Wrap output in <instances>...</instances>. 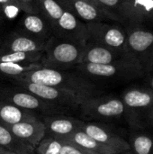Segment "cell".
I'll use <instances>...</instances> for the list:
<instances>
[{"label":"cell","instance_id":"obj_26","mask_svg":"<svg viewBox=\"0 0 153 154\" xmlns=\"http://www.w3.org/2000/svg\"><path fill=\"white\" fill-rule=\"evenodd\" d=\"M22 11L20 5L16 0H0V13L4 18L12 20L15 18Z\"/></svg>","mask_w":153,"mask_h":154},{"label":"cell","instance_id":"obj_9","mask_svg":"<svg viewBox=\"0 0 153 154\" xmlns=\"http://www.w3.org/2000/svg\"><path fill=\"white\" fill-rule=\"evenodd\" d=\"M16 84L19 87L35 95L39 98L48 103L60 106L67 110L79 106L80 104L85 99H87L86 97L75 94L73 92L64 90L59 88L51 87V86H46V85H41V84H35L30 82H23V81L16 82Z\"/></svg>","mask_w":153,"mask_h":154},{"label":"cell","instance_id":"obj_19","mask_svg":"<svg viewBox=\"0 0 153 154\" xmlns=\"http://www.w3.org/2000/svg\"><path fill=\"white\" fill-rule=\"evenodd\" d=\"M64 143L74 144L77 146L83 147L85 149H87L89 151L97 152L100 154H116V152L112 150L111 148L101 144L95 139H93L91 136L87 134L83 130L79 129L76 131L75 133L71 134L68 137L61 140Z\"/></svg>","mask_w":153,"mask_h":154},{"label":"cell","instance_id":"obj_7","mask_svg":"<svg viewBox=\"0 0 153 154\" xmlns=\"http://www.w3.org/2000/svg\"><path fill=\"white\" fill-rule=\"evenodd\" d=\"M83 117L89 120H111L124 116V106L115 96H92L79 106Z\"/></svg>","mask_w":153,"mask_h":154},{"label":"cell","instance_id":"obj_36","mask_svg":"<svg viewBox=\"0 0 153 154\" xmlns=\"http://www.w3.org/2000/svg\"><path fill=\"white\" fill-rule=\"evenodd\" d=\"M5 154H18V153H14V152H7Z\"/></svg>","mask_w":153,"mask_h":154},{"label":"cell","instance_id":"obj_11","mask_svg":"<svg viewBox=\"0 0 153 154\" xmlns=\"http://www.w3.org/2000/svg\"><path fill=\"white\" fill-rule=\"evenodd\" d=\"M48 41H41L23 31L13 32L0 41V53L44 51Z\"/></svg>","mask_w":153,"mask_h":154},{"label":"cell","instance_id":"obj_33","mask_svg":"<svg viewBox=\"0 0 153 154\" xmlns=\"http://www.w3.org/2000/svg\"><path fill=\"white\" fill-rule=\"evenodd\" d=\"M116 154H134V153H133V152L129 150V151H124V152H119V153H116Z\"/></svg>","mask_w":153,"mask_h":154},{"label":"cell","instance_id":"obj_16","mask_svg":"<svg viewBox=\"0 0 153 154\" xmlns=\"http://www.w3.org/2000/svg\"><path fill=\"white\" fill-rule=\"evenodd\" d=\"M126 58H133V57L129 54L121 53L99 44L88 42L84 50L80 63L109 64Z\"/></svg>","mask_w":153,"mask_h":154},{"label":"cell","instance_id":"obj_23","mask_svg":"<svg viewBox=\"0 0 153 154\" xmlns=\"http://www.w3.org/2000/svg\"><path fill=\"white\" fill-rule=\"evenodd\" d=\"M41 63H14V62H0V76L14 79L26 72L41 68Z\"/></svg>","mask_w":153,"mask_h":154},{"label":"cell","instance_id":"obj_21","mask_svg":"<svg viewBox=\"0 0 153 154\" xmlns=\"http://www.w3.org/2000/svg\"><path fill=\"white\" fill-rule=\"evenodd\" d=\"M37 4L40 14L50 26L53 34V31L64 12V7L57 0H37Z\"/></svg>","mask_w":153,"mask_h":154},{"label":"cell","instance_id":"obj_24","mask_svg":"<svg viewBox=\"0 0 153 154\" xmlns=\"http://www.w3.org/2000/svg\"><path fill=\"white\" fill-rule=\"evenodd\" d=\"M43 52H3L0 53V62L40 63Z\"/></svg>","mask_w":153,"mask_h":154},{"label":"cell","instance_id":"obj_25","mask_svg":"<svg viewBox=\"0 0 153 154\" xmlns=\"http://www.w3.org/2000/svg\"><path fill=\"white\" fill-rule=\"evenodd\" d=\"M64 142L50 135H45L35 148L36 154H60Z\"/></svg>","mask_w":153,"mask_h":154},{"label":"cell","instance_id":"obj_29","mask_svg":"<svg viewBox=\"0 0 153 154\" xmlns=\"http://www.w3.org/2000/svg\"><path fill=\"white\" fill-rule=\"evenodd\" d=\"M96 1L106 10L118 14L120 7L122 6L124 0H96Z\"/></svg>","mask_w":153,"mask_h":154},{"label":"cell","instance_id":"obj_20","mask_svg":"<svg viewBox=\"0 0 153 154\" xmlns=\"http://www.w3.org/2000/svg\"><path fill=\"white\" fill-rule=\"evenodd\" d=\"M0 147L8 152L18 154H34L35 151L31 145L16 137L4 125L0 124Z\"/></svg>","mask_w":153,"mask_h":154},{"label":"cell","instance_id":"obj_34","mask_svg":"<svg viewBox=\"0 0 153 154\" xmlns=\"http://www.w3.org/2000/svg\"><path fill=\"white\" fill-rule=\"evenodd\" d=\"M8 151H6L5 149H4V148H2V147H0V154H5Z\"/></svg>","mask_w":153,"mask_h":154},{"label":"cell","instance_id":"obj_4","mask_svg":"<svg viewBox=\"0 0 153 154\" xmlns=\"http://www.w3.org/2000/svg\"><path fill=\"white\" fill-rule=\"evenodd\" d=\"M76 67L78 72L88 79L128 80L145 76L141 65L133 58H126L109 64L80 63Z\"/></svg>","mask_w":153,"mask_h":154},{"label":"cell","instance_id":"obj_10","mask_svg":"<svg viewBox=\"0 0 153 154\" xmlns=\"http://www.w3.org/2000/svg\"><path fill=\"white\" fill-rule=\"evenodd\" d=\"M123 23H153V0H124L118 12Z\"/></svg>","mask_w":153,"mask_h":154},{"label":"cell","instance_id":"obj_22","mask_svg":"<svg viewBox=\"0 0 153 154\" xmlns=\"http://www.w3.org/2000/svg\"><path fill=\"white\" fill-rule=\"evenodd\" d=\"M127 142L133 153L153 154V136L146 132H133Z\"/></svg>","mask_w":153,"mask_h":154},{"label":"cell","instance_id":"obj_35","mask_svg":"<svg viewBox=\"0 0 153 154\" xmlns=\"http://www.w3.org/2000/svg\"><path fill=\"white\" fill-rule=\"evenodd\" d=\"M2 21H3V16L1 15V13H0V23H1Z\"/></svg>","mask_w":153,"mask_h":154},{"label":"cell","instance_id":"obj_2","mask_svg":"<svg viewBox=\"0 0 153 154\" xmlns=\"http://www.w3.org/2000/svg\"><path fill=\"white\" fill-rule=\"evenodd\" d=\"M86 45L52 35L47 42L40 63L44 68L69 69L80 63Z\"/></svg>","mask_w":153,"mask_h":154},{"label":"cell","instance_id":"obj_5","mask_svg":"<svg viewBox=\"0 0 153 154\" xmlns=\"http://www.w3.org/2000/svg\"><path fill=\"white\" fill-rule=\"evenodd\" d=\"M129 54L141 65L146 76L153 71V31L146 25L125 24Z\"/></svg>","mask_w":153,"mask_h":154},{"label":"cell","instance_id":"obj_15","mask_svg":"<svg viewBox=\"0 0 153 154\" xmlns=\"http://www.w3.org/2000/svg\"><path fill=\"white\" fill-rule=\"evenodd\" d=\"M6 127L12 134L31 145L34 150L46 135V127L40 119L7 125Z\"/></svg>","mask_w":153,"mask_h":154},{"label":"cell","instance_id":"obj_31","mask_svg":"<svg viewBox=\"0 0 153 154\" xmlns=\"http://www.w3.org/2000/svg\"><path fill=\"white\" fill-rule=\"evenodd\" d=\"M144 125H148L152 126L153 127V109L148 114V116H146Z\"/></svg>","mask_w":153,"mask_h":154},{"label":"cell","instance_id":"obj_30","mask_svg":"<svg viewBox=\"0 0 153 154\" xmlns=\"http://www.w3.org/2000/svg\"><path fill=\"white\" fill-rule=\"evenodd\" d=\"M83 1H86V2H87V3H90V4H92L93 5L96 6L97 8H99V9H101V10L105 11L106 13H107V14H112V15H115V16H117V17H119V18L121 19V17H120L118 14H115V13H112V12H110V11L106 10V8H104L101 5H99V3H98L96 0H83ZM121 20H122V19H121ZM122 22H123V21H122Z\"/></svg>","mask_w":153,"mask_h":154},{"label":"cell","instance_id":"obj_6","mask_svg":"<svg viewBox=\"0 0 153 154\" xmlns=\"http://www.w3.org/2000/svg\"><path fill=\"white\" fill-rule=\"evenodd\" d=\"M86 26L88 33V42L99 44L121 53L129 54L124 27L119 24L108 23L106 21L87 23Z\"/></svg>","mask_w":153,"mask_h":154},{"label":"cell","instance_id":"obj_27","mask_svg":"<svg viewBox=\"0 0 153 154\" xmlns=\"http://www.w3.org/2000/svg\"><path fill=\"white\" fill-rule=\"evenodd\" d=\"M60 154H100L92 151H89L87 149H85L80 146H77L74 144L64 143Z\"/></svg>","mask_w":153,"mask_h":154},{"label":"cell","instance_id":"obj_8","mask_svg":"<svg viewBox=\"0 0 153 154\" xmlns=\"http://www.w3.org/2000/svg\"><path fill=\"white\" fill-rule=\"evenodd\" d=\"M0 100L13 104L23 109L32 111L35 113H43L47 115L61 114L67 109L48 103L26 89L19 87L17 88H0Z\"/></svg>","mask_w":153,"mask_h":154},{"label":"cell","instance_id":"obj_17","mask_svg":"<svg viewBox=\"0 0 153 154\" xmlns=\"http://www.w3.org/2000/svg\"><path fill=\"white\" fill-rule=\"evenodd\" d=\"M21 23V31L41 41H48L53 35L50 26L41 14L24 13Z\"/></svg>","mask_w":153,"mask_h":154},{"label":"cell","instance_id":"obj_18","mask_svg":"<svg viewBox=\"0 0 153 154\" xmlns=\"http://www.w3.org/2000/svg\"><path fill=\"white\" fill-rule=\"evenodd\" d=\"M38 119L39 116L37 113L23 109L13 104L0 100V124L7 126Z\"/></svg>","mask_w":153,"mask_h":154},{"label":"cell","instance_id":"obj_3","mask_svg":"<svg viewBox=\"0 0 153 154\" xmlns=\"http://www.w3.org/2000/svg\"><path fill=\"white\" fill-rule=\"evenodd\" d=\"M120 98L124 106V117L129 125L133 129H140L153 109V91L147 86H132L123 91Z\"/></svg>","mask_w":153,"mask_h":154},{"label":"cell","instance_id":"obj_32","mask_svg":"<svg viewBox=\"0 0 153 154\" xmlns=\"http://www.w3.org/2000/svg\"><path fill=\"white\" fill-rule=\"evenodd\" d=\"M146 76V86L153 91V74H147Z\"/></svg>","mask_w":153,"mask_h":154},{"label":"cell","instance_id":"obj_13","mask_svg":"<svg viewBox=\"0 0 153 154\" xmlns=\"http://www.w3.org/2000/svg\"><path fill=\"white\" fill-rule=\"evenodd\" d=\"M81 130H83L87 134L91 136L101 144L114 150L116 153L130 150L127 140L124 139L120 134L105 125L84 123Z\"/></svg>","mask_w":153,"mask_h":154},{"label":"cell","instance_id":"obj_14","mask_svg":"<svg viewBox=\"0 0 153 154\" xmlns=\"http://www.w3.org/2000/svg\"><path fill=\"white\" fill-rule=\"evenodd\" d=\"M42 122L46 127V134L60 140H62L81 129L85 123L76 117L61 114L47 115L43 117Z\"/></svg>","mask_w":153,"mask_h":154},{"label":"cell","instance_id":"obj_12","mask_svg":"<svg viewBox=\"0 0 153 154\" xmlns=\"http://www.w3.org/2000/svg\"><path fill=\"white\" fill-rule=\"evenodd\" d=\"M61 6L69 11L81 22L92 23L99 21H115L123 23L122 20L115 15L109 14L105 11L97 8L90 3L83 0H57Z\"/></svg>","mask_w":153,"mask_h":154},{"label":"cell","instance_id":"obj_28","mask_svg":"<svg viewBox=\"0 0 153 154\" xmlns=\"http://www.w3.org/2000/svg\"><path fill=\"white\" fill-rule=\"evenodd\" d=\"M22 11L27 14H40L37 0H16Z\"/></svg>","mask_w":153,"mask_h":154},{"label":"cell","instance_id":"obj_1","mask_svg":"<svg viewBox=\"0 0 153 154\" xmlns=\"http://www.w3.org/2000/svg\"><path fill=\"white\" fill-rule=\"evenodd\" d=\"M16 82H30L59 88L88 98L95 96L96 87L90 79L79 72H69L66 70L53 69L41 67L34 70L26 72L14 79Z\"/></svg>","mask_w":153,"mask_h":154}]
</instances>
